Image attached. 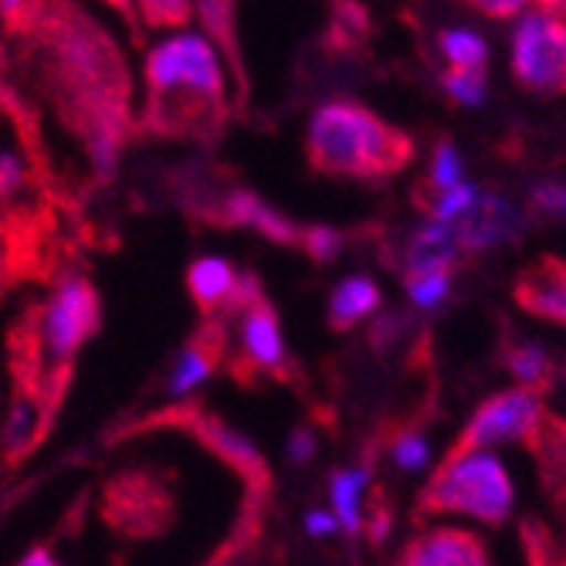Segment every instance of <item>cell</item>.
<instances>
[{"label": "cell", "mask_w": 566, "mask_h": 566, "mask_svg": "<svg viewBox=\"0 0 566 566\" xmlns=\"http://www.w3.org/2000/svg\"><path fill=\"white\" fill-rule=\"evenodd\" d=\"M482 190L469 180H461L448 190H438L434 203H431V218L441 221V224H458V221H465L472 211H475V203H479Z\"/></svg>", "instance_id": "7402d4cb"}, {"label": "cell", "mask_w": 566, "mask_h": 566, "mask_svg": "<svg viewBox=\"0 0 566 566\" xmlns=\"http://www.w3.org/2000/svg\"><path fill=\"white\" fill-rule=\"evenodd\" d=\"M218 359H221V336H197V339H190L180 349V356L174 359V370H170V380H167V394L174 400L193 394L200 384H208V377L218 367Z\"/></svg>", "instance_id": "d6986e66"}, {"label": "cell", "mask_w": 566, "mask_h": 566, "mask_svg": "<svg viewBox=\"0 0 566 566\" xmlns=\"http://www.w3.org/2000/svg\"><path fill=\"white\" fill-rule=\"evenodd\" d=\"M139 14L146 18V24L153 28H187L190 18L197 14V4L193 0H136Z\"/></svg>", "instance_id": "484cf974"}, {"label": "cell", "mask_w": 566, "mask_h": 566, "mask_svg": "<svg viewBox=\"0 0 566 566\" xmlns=\"http://www.w3.org/2000/svg\"><path fill=\"white\" fill-rule=\"evenodd\" d=\"M543 418H546V410H543L539 390H530V387L502 390L475 410L451 454L495 448V444H516V441L530 444Z\"/></svg>", "instance_id": "8992f818"}, {"label": "cell", "mask_w": 566, "mask_h": 566, "mask_svg": "<svg viewBox=\"0 0 566 566\" xmlns=\"http://www.w3.org/2000/svg\"><path fill=\"white\" fill-rule=\"evenodd\" d=\"M428 180L438 190H448L454 184L465 180V157L454 143H438L431 153V167H428Z\"/></svg>", "instance_id": "4316f807"}, {"label": "cell", "mask_w": 566, "mask_h": 566, "mask_svg": "<svg viewBox=\"0 0 566 566\" xmlns=\"http://www.w3.org/2000/svg\"><path fill=\"white\" fill-rule=\"evenodd\" d=\"M418 505L421 512H461L485 526H502L512 512V479L485 448L448 454Z\"/></svg>", "instance_id": "277c9868"}, {"label": "cell", "mask_w": 566, "mask_h": 566, "mask_svg": "<svg viewBox=\"0 0 566 566\" xmlns=\"http://www.w3.org/2000/svg\"><path fill=\"white\" fill-rule=\"evenodd\" d=\"M190 424H193L197 438L211 451H218V458H224L228 465L238 469L244 479H251L254 485L269 482L265 458L259 454V448H254L241 431H234L231 424H224L221 418H211V415H190Z\"/></svg>", "instance_id": "5bb4252c"}, {"label": "cell", "mask_w": 566, "mask_h": 566, "mask_svg": "<svg viewBox=\"0 0 566 566\" xmlns=\"http://www.w3.org/2000/svg\"><path fill=\"white\" fill-rule=\"evenodd\" d=\"M438 51L448 62V69H475L485 72L489 62V41L475 28H444L438 34Z\"/></svg>", "instance_id": "ffe728a7"}, {"label": "cell", "mask_w": 566, "mask_h": 566, "mask_svg": "<svg viewBox=\"0 0 566 566\" xmlns=\"http://www.w3.org/2000/svg\"><path fill=\"white\" fill-rule=\"evenodd\" d=\"M407 333H410V319H403L400 313H387V316H377L370 329V343L377 346V353H390Z\"/></svg>", "instance_id": "f546056e"}, {"label": "cell", "mask_w": 566, "mask_h": 566, "mask_svg": "<svg viewBox=\"0 0 566 566\" xmlns=\"http://www.w3.org/2000/svg\"><path fill=\"white\" fill-rule=\"evenodd\" d=\"M228 4H231V0H197V11L203 14V21H208V28H203V31H211V28H214L218 11L224 14V11H228Z\"/></svg>", "instance_id": "e575fe53"}, {"label": "cell", "mask_w": 566, "mask_h": 566, "mask_svg": "<svg viewBox=\"0 0 566 566\" xmlns=\"http://www.w3.org/2000/svg\"><path fill=\"white\" fill-rule=\"evenodd\" d=\"M8 262V214H4V203H0V269Z\"/></svg>", "instance_id": "8d00e7d4"}, {"label": "cell", "mask_w": 566, "mask_h": 566, "mask_svg": "<svg viewBox=\"0 0 566 566\" xmlns=\"http://www.w3.org/2000/svg\"><path fill=\"white\" fill-rule=\"evenodd\" d=\"M377 308H380V285L370 275H349L336 282L329 295V326L353 329L364 319L377 316Z\"/></svg>", "instance_id": "ac0fdd59"}, {"label": "cell", "mask_w": 566, "mask_h": 566, "mask_svg": "<svg viewBox=\"0 0 566 566\" xmlns=\"http://www.w3.org/2000/svg\"><path fill=\"white\" fill-rule=\"evenodd\" d=\"M533 203L539 211L553 214V218H566V184H536L533 187Z\"/></svg>", "instance_id": "1f68e13d"}, {"label": "cell", "mask_w": 566, "mask_h": 566, "mask_svg": "<svg viewBox=\"0 0 566 566\" xmlns=\"http://www.w3.org/2000/svg\"><path fill=\"white\" fill-rule=\"evenodd\" d=\"M305 149L316 170L333 177H387L410 157V139L359 102H323L308 119Z\"/></svg>", "instance_id": "7a4b0ae2"}, {"label": "cell", "mask_w": 566, "mask_h": 566, "mask_svg": "<svg viewBox=\"0 0 566 566\" xmlns=\"http://www.w3.org/2000/svg\"><path fill=\"white\" fill-rule=\"evenodd\" d=\"M461 244L451 224L441 221H424L421 228L410 231L407 244H403V269L407 275L415 272H451V265L458 262Z\"/></svg>", "instance_id": "2e32d148"}, {"label": "cell", "mask_w": 566, "mask_h": 566, "mask_svg": "<svg viewBox=\"0 0 566 566\" xmlns=\"http://www.w3.org/2000/svg\"><path fill=\"white\" fill-rule=\"evenodd\" d=\"M520 228H523V214L516 211V203L489 190L479 197L475 211L465 221L454 224V234H458L461 251H485V248L512 241L520 234Z\"/></svg>", "instance_id": "8fae6325"}, {"label": "cell", "mask_w": 566, "mask_h": 566, "mask_svg": "<svg viewBox=\"0 0 566 566\" xmlns=\"http://www.w3.org/2000/svg\"><path fill=\"white\" fill-rule=\"evenodd\" d=\"M516 302L530 316L566 326V265L556 259H543L526 269L516 282Z\"/></svg>", "instance_id": "4fadbf2b"}, {"label": "cell", "mask_w": 566, "mask_h": 566, "mask_svg": "<svg viewBox=\"0 0 566 566\" xmlns=\"http://www.w3.org/2000/svg\"><path fill=\"white\" fill-rule=\"evenodd\" d=\"M390 458L400 472H421L428 461H431V441L428 434L415 431V428H403L394 434L390 441Z\"/></svg>", "instance_id": "d4e9b609"}, {"label": "cell", "mask_w": 566, "mask_h": 566, "mask_svg": "<svg viewBox=\"0 0 566 566\" xmlns=\"http://www.w3.org/2000/svg\"><path fill=\"white\" fill-rule=\"evenodd\" d=\"M479 11H485L489 18L509 21V18H520L533 8H546L556 14H566V0H472Z\"/></svg>", "instance_id": "f1b7e54d"}, {"label": "cell", "mask_w": 566, "mask_h": 566, "mask_svg": "<svg viewBox=\"0 0 566 566\" xmlns=\"http://www.w3.org/2000/svg\"><path fill=\"white\" fill-rule=\"evenodd\" d=\"M38 197L41 184L28 146V133L14 109L0 102V203L14 211H28Z\"/></svg>", "instance_id": "52a82bcc"}, {"label": "cell", "mask_w": 566, "mask_h": 566, "mask_svg": "<svg viewBox=\"0 0 566 566\" xmlns=\"http://www.w3.org/2000/svg\"><path fill=\"white\" fill-rule=\"evenodd\" d=\"M370 482H374L370 461L356 469H336L329 475V512L346 536L364 533V492L370 489Z\"/></svg>", "instance_id": "e0dca14e"}, {"label": "cell", "mask_w": 566, "mask_h": 566, "mask_svg": "<svg viewBox=\"0 0 566 566\" xmlns=\"http://www.w3.org/2000/svg\"><path fill=\"white\" fill-rule=\"evenodd\" d=\"M509 65L533 92H566V14L533 8L516 18Z\"/></svg>", "instance_id": "5b68a950"}, {"label": "cell", "mask_w": 566, "mask_h": 566, "mask_svg": "<svg viewBox=\"0 0 566 566\" xmlns=\"http://www.w3.org/2000/svg\"><path fill=\"white\" fill-rule=\"evenodd\" d=\"M187 289L193 302L208 313H218V308H234L238 313L262 295L259 282L251 275H238V269L221 254H200L187 272Z\"/></svg>", "instance_id": "9c48e42d"}, {"label": "cell", "mask_w": 566, "mask_h": 566, "mask_svg": "<svg viewBox=\"0 0 566 566\" xmlns=\"http://www.w3.org/2000/svg\"><path fill=\"white\" fill-rule=\"evenodd\" d=\"M18 566H62V563H59L55 556H51L48 549H31Z\"/></svg>", "instance_id": "d590c367"}, {"label": "cell", "mask_w": 566, "mask_h": 566, "mask_svg": "<svg viewBox=\"0 0 566 566\" xmlns=\"http://www.w3.org/2000/svg\"><path fill=\"white\" fill-rule=\"evenodd\" d=\"M102 305L88 279L65 275L28 326V377L48 397H55V377L65 380L75 353L92 339Z\"/></svg>", "instance_id": "3957f363"}, {"label": "cell", "mask_w": 566, "mask_h": 566, "mask_svg": "<svg viewBox=\"0 0 566 566\" xmlns=\"http://www.w3.org/2000/svg\"><path fill=\"white\" fill-rule=\"evenodd\" d=\"M441 88L454 106H465V109H479L489 92L485 72H475V69H448L441 78Z\"/></svg>", "instance_id": "cb8c5ba5"}, {"label": "cell", "mask_w": 566, "mask_h": 566, "mask_svg": "<svg viewBox=\"0 0 566 566\" xmlns=\"http://www.w3.org/2000/svg\"><path fill=\"white\" fill-rule=\"evenodd\" d=\"M505 367L520 377V384H526L530 390H543V387H549L553 384V359H549V353L539 346V343H526V339H520V343H512L509 349H505Z\"/></svg>", "instance_id": "44dd1931"}, {"label": "cell", "mask_w": 566, "mask_h": 566, "mask_svg": "<svg viewBox=\"0 0 566 566\" xmlns=\"http://www.w3.org/2000/svg\"><path fill=\"white\" fill-rule=\"evenodd\" d=\"M403 289H407V298L418 308L434 313L451 295V272H415V275H407Z\"/></svg>", "instance_id": "603a6c76"}, {"label": "cell", "mask_w": 566, "mask_h": 566, "mask_svg": "<svg viewBox=\"0 0 566 566\" xmlns=\"http://www.w3.org/2000/svg\"><path fill=\"white\" fill-rule=\"evenodd\" d=\"M149 106L164 126L211 119L228 102V69L221 44L203 28H177L146 55Z\"/></svg>", "instance_id": "6da1fadb"}, {"label": "cell", "mask_w": 566, "mask_h": 566, "mask_svg": "<svg viewBox=\"0 0 566 566\" xmlns=\"http://www.w3.org/2000/svg\"><path fill=\"white\" fill-rule=\"evenodd\" d=\"M319 451V438L313 428H295L289 434V444H285V458L292 461V465H308V461L316 458Z\"/></svg>", "instance_id": "4dcf8cb0"}, {"label": "cell", "mask_w": 566, "mask_h": 566, "mask_svg": "<svg viewBox=\"0 0 566 566\" xmlns=\"http://www.w3.org/2000/svg\"><path fill=\"white\" fill-rule=\"evenodd\" d=\"M298 244L308 251V259H316L319 265H329L336 262L343 248H346V238L336 231V228H326V224H316V228H305Z\"/></svg>", "instance_id": "83f0119b"}, {"label": "cell", "mask_w": 566, "mask_h": 566, "mask_svg": "<svg viewBox=\"0 0 566 566\" xmlns=\"http://www.w3.org/2000/svg\"><path fill=\"white\" fill-rule=\"evenodd\" d=\"M302 530H305V536H333V533H339V523H336V516L329 509H308L305 512V520H302Z\"/></svg>", "instance_id": "d6a6232c"}, {"label": "cell", "mask_w": 566, "mask_h": 566, "mask_svg": "<svg viewBox=\"0 0 566 566\" xmlns=\"http://www.w3.org/2000/svg\"><path fill=\"white\" fill-rule=\"evenodd\" d=\"M397 566H489V553L475 533L444 526L410 539Z\"/></svg>", "instance_id": "7c38bea8"}, {"label": "cell", "mask_w": 566, "mask_h": 566, "mask_svg": "<svg viewBox=\"0 0 566 566\" xmlns=\"http://www.w3.org/2000/svg\"><path fill=\"white\" fill-rule=\"evenodd\" d=\"M364 530H367V536H370V543L374 546H384L387 543V536H390V530H394V512H390V505H374V512H370V523H364Z\"/></svg>", "instance_id": "836d02e7"}, {"label": "cell", "mask_w": 566, "mask_h": 566, "mask_svg": "<svg viewBox=\"0 0 566 566\" xmlns=\"http://www.w3.org/2000/svg\"><path fill=\"white\" fill-rule=\"evenodd\" d=\"M51 400L55 397H48L38 384L18 377V390L11 397L4 428H0V451H4L8 461H18L28 451H34V444L41 441V434L48 428Z\"/></svg>", "instance_id": "30bf717a"}, {"label": "cell", "mask_w": 566, "mask_h": 566, "mask_svg": "<svg viewBox=\"0 0 566 566\" xmlns=\"http://www.w3.org/2000/svg\"><path fill=\"white\" fill-rule=\"evenodd\" d=\"M238 349L248 374H282L289 367V349L275 308L259 295L238 308Z\"/></svg>", "instance_id": "ba28073f"}, {"label": "cell", "mask_w": 566, "mask_h": 566, "mask_svg": "<svg viewBox=\"0 0 566 566\" xmlns=\"http://www.w3.org/2000/svg\"><path fill=\"white\" fill-rule=\"evenodd\" d=\"M24 4H28V0H0V11H4L8 18H14V14H21Z\"/></svg>", "instance_id": "74e56055"}, {"label": "cell", "mask_w": 566, "mask_h": 566, "mask_svg": "<svg viewBox=\"0 0 566 566\" xmlns=\"http://www.w3.org/2000/svg\"><path fill=\"white\" fill-rule=\"evenodd\" d=\"M218 218L224 224H234V228L259 231V234H265V238H272L279 244H298V238H302V231L285 214L269 208V203L259 193H251V190H231L221 200V214Z\"/></svg>", "instance_id": "9a60e30c"}]
</instances>
